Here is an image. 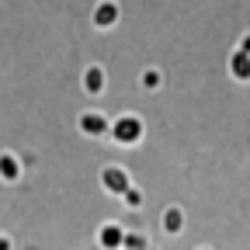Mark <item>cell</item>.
Segmentation results:
<instances>
[]
</instances>
